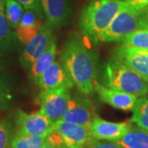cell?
Segmentation results:
<instances>
[{
  "label": "cell",
  "mask_w": 148,
  "mask_h": 148,
  "mask_svg": "<svg viewBox=\"0 0 148 148\" xmlns=\"http://www.w3.org/2000/svg\"><path fill=\"white\" fill-rule=\"evenodd\" d=\"M5 14L9 27L16 29L23 15V7L16 0H5Z\"/></svg>",
  "instance_id": "obj_22"
},
{
  "label": "cell",
  "mask_w": 148,
  "mask_h": 148,
  "mask_svg": "<svg viewBox=\"0 0 148 148\" xmlns=\"http://www.w3.org/2000/svg\"><path fill=\"white\" fill-rule=\"evenodd\" d=\"M120 41L123 45L148 51V28H139L123 37Z\"/></svg>",
  "instance_id": "obj_20"
},
{
  "label": "cell",
  "mask_w": 148,
  "mask_h": 148,
  "mask_svg": "<svg viewBox=\"0 0 148 148\" xmlns=\"http://www.w3.org/2000/svg\"><path fill=\"white\" fill-rule=\"evenodd\" d=\"M114 58L148 81V51L122 45L114 53Z\"/></svg>",
  "instance_id": "obj_12"
},
{
  "label": "cell",
  "mask_w": 148,
  "mask_h": 148,
  "mask_svg": "<svg viewBox=\"0 0 148 148\" xmlns=\"http://www.w3.org/2000/svg\"><path fill=\"white\" fill-rule=\"evenodd\" d=\"M1 51H3V49H2V48L0 47V53H1Z\"/></svg>",
  "instance_id": "obj_30"
},
{
  "label": "cell",
  "mask_w": 148,
  "mask_h": 148,
  "mask_svg": "<svg viewBox=\"0 0 148 148\" xmlns=\"http://www.w3.org/2000/svg\"><path fill=\"white\" fill-rule=\"evenodd\" d=\"M40 110L49 120L55 123L60 121L69 110L72 99L69 89L57 88L43 90L40 93Z\"/></svg>",
  "instance_id": "obj_5"
},
{
  "label": "cell",
  "mask_w": 148,
  "mask_h": 148,
  "mask_svg": "<svg viewBox=\"0 0 148 148\" xmlns=\"http://www.w3.org/2000/svg\"><path fill=\"white\" fill-rule=\"evenodd\" d=\"M41 148H68L67 147H64V146H58V145H54L52 143H48L47 141L45 143V144L42 146Z\"/></svg>",
  "instance_id": "obj_29"
},
{
  "label": "cell",
  "mask_w": 148,
  "mask_h": 148,
  "mask_svg": "<svg viewBox=\"0 0 148 148\" xmlns=\"http://www.w3.org/2000/svg\"><path fill=\"white\" fill-rule=\"evenodd\" d=\"M61 63L80 92L89 95L95 90L97 57L80 38L72 36L66 42L61 53Z\"/></svg>",
  "instance_id": "obj_1"
},
{
  "label": "cell",
  "mask_w": 148,
  "mask_h": 148,
  "mask_svg": "<svg viewBox=\"0 0 148 148\" xmlns=\"http://www.w3.org/2000/svg\"><path fill=\"white\" fill-rule=\"evenodd\" d=\"M21 3L24 8L27 10H32L36 12L38 15H40L42 12L41 0H16Z\"/></svg>",
  "instance_id": "obj_26"
},
{
  "label": "cell",
  "mask_w": 148,
  "mask_h": 148,
  "mask_svg": "<svg viewBox=\"0 0 148 148\" xmlns=\"http://www.w3.org/2000/svg\"><path fill=\"white\" fill-rule=\"evenodd\" d=\"M56 48H57L56 40L55 38H53L52 41L45 49V51L39 57V58L31 67L30 74H31L32 78L36 81L37 78L40 76V74L42 73L50 64L55 61Z\"/></svg>",
  "instance_id": "obj_17"
},
{
  "label": "cell",
  "mask_w": 148,
  "mask_h": 148,
  "mask_svg": "<svg viewBox=\"0 0 148 148\" xmlns=\"http://www.w3.org/2000/svg\"><path fill=\"white\" fill-rule=\"evenodd\" d=\"M38 14L32 10H27L21 16L16 27V37L22 44L26 45L40 32L42 27Z\"/></svg>",
  "instance_id": "obj_14"
},
{
  "label": "cell",
  "mask_w": 148,
  "mask_h": 148,
  "mask_svg": "<svg viewBox=\"0 0 148 148\" xmlns=\"http://www.w3.org/2000/svg\"><path fill=\"white\" fill-rule=\"evenodd\" d=\"M47 136L16 134L11 142V148H41Z\"/></svg>",
  "instance_id": "obj_21"
},
{
  "label": "cell",
  "mask_w": 148,
  "mask_h": 148,
  "mask_svg": "<svg viewBox=\"0 0 148 148\" xmlns=\"http://www.w3.org/2000/svg\"><path fill=\"white\" fill-rule=\"evenodd\" d=\"M140 9L127 3L111 21L99 38V41H120L123 37L140 28Z\"/></svg>",
  "instance_id": "obj_4"
},
{
  "label": "cell",
  "mask_w": 148,
  "mask_h": 148,
  "mask_svg": "<svg viewBox=\"0 0 148 148\" xmlns=\"http://www.w3.org/2000/svg\"><path fill=\"white\" fill-rule=\"evenodd\" d=\"M42 11L50 26L59 27L69 15L66 0H41Z\"/></svg>",
  "instance_id": "obj_15"
},
{
  "label": "cell",
  "mask_w": 148,
  "mask_h": 148,
  "mask_svg": "<svg viewBox=\"0 0 148 148\" xmlns=\"http://www.w3.org/2000/svg\"><path fill=\"white\" fill-rule=\"evenodd\" d=\"M106 86L141 97L148 92V81L120 61L113 58L106 65Z\"/></svg>",
  "instance_id": "obj_3"
},
{
  "label": "cell",
  "mask_w": 148,
  "mask_h": 148,
  "mask_svg": "<svg viewBox=\"0 0 148 148\" xmlns=\"http://www.w3.org/2000/svg\"><path fill=\"white\" fill-rule=\"evenodd\" d=\"M82 148H123L119 143L92 138Z\"/></svg>",
  "instance_id": "obj_25"
},
{
  "label": "cell",
  "mask_w": 148,
  "mask_h": 148,
  "mask_svg": "<svg viewBox=\"0 0 148 148\" xmlns=\"http://www.w3.org/2000/svg\"><path fill=\"white\" fill-rule=\"evenodd\" d=\"M53 38L50 25H42L36 36L25 45L20 58L21 65L26 69H31L32 64L45 51Z\"/></svg>",
  "instance_id": "obj_7"
},
{
  "label": "cell",
  "mask_w": 148,
  "mask_h": 148,
  "mask_svg": "<svg viewBox=\"0 0 148 148\" xmlns=\"http://www.w3.org/2000/svg\"><path fill=\"white\" fill-rule=\"evenodd\" d=\"M53 130L58 132L65 147L82 148L92 139L89 127L60 120L54 123Z\"/></svg>",
  "instance_id": "obj_10"
},
{
  "label": "cell",
  "mask_w": 148,
  "mask_h": 148,
  "mask_svg": "<svg viewBox=\"0 0 148 148\" xmlns=\"http://www.w3.org/2000/svg\"><path fill=\"white\" fill-rule=\"evenodd\" d=\"M116 143L123 148H148V131L138 126H132Z\"/></svg>",
  "instance_id": "obj_16"
},
{
  "label": "cell",
  "mask_w": 148,
  "mask_h": 148,
  "mask_svg": "<svg viewBox=\"0 0 148 148\" xmlns=\"http://www.w3.org/2000/svg\"><path fill=\"white\" fill-rule=\"evenodd\" d=\"M12 139L9 123L5 120L0 121V148H11Z\"/></svg>",
  "instance_id": "obj_23"
},
{
  "label": "cell",
  "mask_w": 148,
  "mask_h": 148,
  "mask_svg": "<svg viewBox=\"0 0 148 148\" xmlns=\"http://www.w3.org/2000/svg\"><path fill=\"white\" fill-rule=\"evenodd\" d=\"M95 90L98 93L101 101L121 110H132L138 98L136 95L109 88L99 83H96Z\"/></svg>",
  "instance_id": "obj_13"
},
{
  "label": "cell",
  "mask_w": 148,
  "mask_h": 148,
  "mask_svg": "<svg viewBox=\"0 0 148 148\" xmlns=\"http://www.w3.org/2000/svg\"><path fill=\"white\" fill-rule=\"evenodd\" d=\"M132 111L131 122L148 131V95L138 98Z\"/></svg>",
  "instance_id": "obj_18"
},
{
  "label": "cell",
  "mask_w": 148,
  "mask_h": 148,
  "mask_svg": "<svg viewBox=\"0 0 148 148\" xmlns=\"http://www.w3.org/2000/svg\"><path fill=\"white\" fill-rule=\"evenodd\" d=\"M53 125L54 123L40 110L31 114L20 109L16 110V134L48 136L53 130Z\"/></svg>",
  "instance_id": "obj_6"
},
{
  "label": "cell",
  "mask_w": 148,
  "mask_h": 148,
  "mask_svg": "<svg viewBox=\"0 0 148 148\" xmlns=\"http://www.w3.org/2000/svg\"><path fill=\"white\" fill-rule=\"evenodd\" d=\"M132 126L131 122L114 123L95 116L88 127L94 139L116 143L129 131Z\"/></svg>",
  "instance_id": "obj_9"
},
{
  "label": "cell",
  "mask_w": 148,
  "mask_h": 148,
  "mask_svg": "<svg viewBox=\"0 0 148 148\" xmlns=\"http://www.w3.org/2000/svg\"><path fill=\"white\" fill-rule=\"evenodd\" d=\"M127 3L123 0H93L85 8L80 17V28L93 41L110 26L117 14Z\"/></svg>",
  "instance_id": "obj_2"
},
{
  "label": "cell",
  "mask_w": 148,
  "mask_h": 148,
  "mask_svg": "<svg viewBox=\"0 0 148 148\" xmlns=\"http://www.w3.org/2000/svg\"><path fill=\"white\" fill-rule=\"evenodd\" d=\"M96 116L94 104L90 99L76 96L71 99L69 110L61 120L85 127H89Z\"/></svg>",
  "instance_id": "obj_11"
},
{
  "label": "cell",
  "mask_w": 148,
  "mask_h": 148,
  "mask_svg": "<svg viewBox=\"0 0 148 148\" xmlns=\"http://www.w3.org/2000/svg\"><path fill=\"white\" fill-rule=\"evenodd\" d=\"M123 1H125L128 4L138 9H142L148 6V0H123Z\"/></svg>",
  "instance_id": "obj_28"
},
{
  "label": "cell",
  "mask_w": 148,
  "mask_h": 148,
  "mask_svg": "<svg viewBox=\"0 0 148 148\" xmlns=\"http://www.w3.org/2000/svg\"><path fill=\"white\" fill-rule=\"evenodd\" d=\"M140 28H148V6L140 9Z\"/></svg>",
  "instance_id": "obj_27"
},
{
  "label": "cell",
  "mask_w": 148,
  "mask_h": 148,
  "mask_svg": "<svg viewBox=\"0 0 148 148\" xmlns=\"http://www.w3.org/2000/svg\"><path fill=\"white\" fill-rule=\"evenodd\" d=\"M12 96L5 81L0 76V110H7L11 103Z\"/></svg>",
  "instance_id": "obj_24"
},
{
  "label": "cell",
  "mask_w": 148,
  "mask_h": 148,
  "mask_svg": "<svg viewBox=\"0 0 148 148\" xmlns=\"http://www.w3.org/2000/svg\"><path fill=\"white\" fill-rule=\"evenodd\" d=\"M14 39L15 36L7 21L3 0H0V47L3 50L9 49Z\"/></svg>",
  "instance_id": "obj_19"
},
{
  "label": "cell",
  "mask_w": 148,
  "mask_h": 148,
  "mask_svg": "<svg viewBox=\"0 0 148 148\" xmlns=\"http://www.w3.org/2000/svg\"><path fill=\"white\" fill-rule=\"evenodd\" d=\"M40 90L57 88L72 89L74 82L71 76L61 62L54 61L45 69L36 79Z\"/></svg>",
  "instance_id": "obj_8"
}]
</instances>
